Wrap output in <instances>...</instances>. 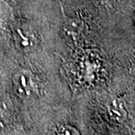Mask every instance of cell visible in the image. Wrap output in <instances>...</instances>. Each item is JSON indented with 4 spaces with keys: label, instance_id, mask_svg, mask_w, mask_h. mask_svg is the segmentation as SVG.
Masks as SVG:
<instances>
[{
    "label": "cell",
    "instance_id": "6da1fadb",
    "mask_svg": "<svg viewBox=\"0 0 135 135\" xmlns=\"http://www.w3.org/2000/svg\"><path fill=\"white\" fill-rule=\"evenodd\" d=\"M13 86L15 93L19 97L28 98L34 91V80L32 75L28 71H21L14 75Z\"/></svg>",
    "mask_w": 135,
    "mask_h": 135
},
{
    "label": "cell",
    "instance_id": "7a4b0ae2",
    "mask_svg": "<svg viewBox=\"0 0 135 135\" xmlns=\"http://www.w3.org/2000/svg\"><path fill=\"white\" fill-rule=\"evenodd\" d=\"M14 38L19 49L25 51L32 50L37 44L34 31L31 29L30 26L25 25H18L15 27Z\"/></svg>",
    "mask_w": 135,
    "mask_h": 135
},
{
    "label": "cell",
    "instance_id": "3957f363",
    "mask_svg": "<svg viewBox=\"0 0 135 135\" xmlns=\"http://www.w3.org/2000/svg\"><path fill=\"white\" fill-rule=\"evenodd\" d=\"M109 113L112 119L117 122H123L127 117L125 103L120 99H114L108 105Z\"/></svg>",
    "mask_w": 135,
    "mask_h": 135
},
{
    "label": "cell",
    "instance_id": "277c9868",
    "mask_svg": "<svg viewBox=\"0 0 135 135\" xmlns=\"http://www.w3.org/2000/svg\"><path fill=\"white\" fill-rule=\"evenodd\" d=\"M59 135H80L79 132L71 126H65L60 129Z\"/></svg>",
    "mask_w": 135,
    "mask_h": 135
},
{
    "label": "cell",
    "instance_id": "5b68a950",
    "mask_svg": "<svg viewBox=\"0 0 135 135\" xmlns=\"http://www.w3.org/2000/svg\"><path fill=\"white\" fill-rule=\"evenodd\" d=\"M4 127V118H3L2 114L0 113V128Z\"/></svg>",
    "mask_w": 135,
    "mask_h": 135
},
{
    "label": "cell",
    "instance_id": "8992f818",
    "mask_svg": "<svg viewBox=\"0 0 135 135\" xmlns=\"http://www.w3.org/2000/svg\"><path fill=\"white\" fill-rule=\"evenodd\" d=\"M117 1H119V0H117Z\"/></svg>",
    "mask_w": 135,
    "mask_h": 135
}]
</instances>
